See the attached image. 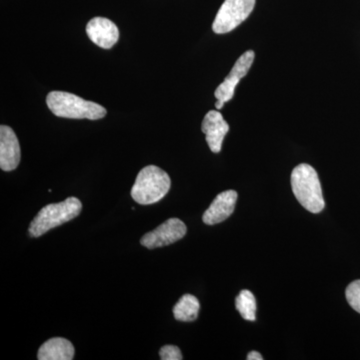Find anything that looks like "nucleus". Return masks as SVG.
Masks as SVG:
<instances>
[{
	"label": "nucleus",
	"instance_id": "nucleus-1",
	"mask_svg": "<svg viewBox=\"0 0 360 360\" xmlns=\"http://www.w3.org/2000/svg\"><path fill=\"white\" fill-rule=\"evenodd\" d=\"M46 104L51 112L58 117L97 120L106 115V110L101 104L84 101L70 92H49Z\"/></svg>",
	"mask_w": 360,
	"mask_h": 360
},
{
	"label": "nucleus",
	"instance_id": "nucleus-2",
	"mask_svg": "<svg viewBox=\"0 0 360 360\" xmlns=\"http://www.w3.org/2000/svg\"><path fill=\"white\" fill-rule=\"evenodd\" d=\"M291 187L296 200L311 213L323 210L326 202L316 170L311 165L302 163L291 172Z\"/></svg>",
	"mask_w": 360,
	"mask_h": 360
},
{
	"label": "nucleus",
	"instance_id": "nucleus-3",
	"mask_svg": "<svg viewBox=\"0 0 360 360\" xmlns=\"http://www.w3.org/2000/svg\"><path fill=\"white\" fill-rule=\"evenodd\" d=\"M172 180L165 170L155 165H148L137 174L131 188V196L139 205H153L167 195Z\"/></svg>",
	"mask_w": 360,
	"mask_h": 360
},
{
	"label": "nucleus",
	"instance_id": "nucleus-4",
	"mask_svg": "<svg viewBox=\"0 0 360 360\" xmlns=\"http://www.w3.org/2000/svg\"><path fill=\"white\" fill-rule=\"evenodd\" d=\"M82 210V202L77 198H68L63 202L44 206L32 220L28 232L32 238H39L51 229L75 219Z\"/></svg>",
	"mask_w": 360,
	"mask_h": 360
},
{
	"label": "nucleus",
	"instance_id": "nucleus-5",
	"mask_svg": "<svg viewBox=\"0 0 360 360\" xmlns=\"http://www.w3.org/2000/svg\"><path fill=\"white\" fill-rule=\"evenodd\" d=\"M255 0H225L212 23L217 34L231 32L240 25L252 13Z\"/></svg>",
	"mask_w": 360,
	"mask_h": 360
},
{
	"label": "nucleus",
	"instance_id": "nucleus-6",
	"mask_svg": "<svg viewBox=\"0 0 360 360\" xmlns=\"http://www.w3.org/2000/svg\"><path fill=\"white\" fill-rule=\"evenodd\" d=\"M255 51H248L245 52L238 59L229 75L225 77L224 82L215 90L214 96L217 99L215 108L217 110H221L224 103H229L233 98L236 86H238L239 82L248 75L253 61H255Z\"/></svg>",
	"mask_w": 360,
	"mask_h": 360
},
{
	"label": "nucleus",
	"instance_id": "nucleus-7",
	"mask_svg": "<svg viewBox=\"0 0 360 360\" xmlns=\"http://www.w3.org/2000/svg\"><path fill=\"white\" fill-rule=\"evenodd\" d=\"M187 231L186 225L179 219H170L163 222L155 231L144 234L141 245L148 250L163 248L184 238Z\"/></svg>",
	"mask_w": 360,
	"mask_h": 360
},
{
	"label": "nucleus",
	"instance_id": "nucleus-8",
	"mask_svg": "<svg viewBox=\"0 0 360 360\" xmlns=\"http://www.w3.org/2000/svg\"><path fill=\"white\" fill-rule=\"evenodd\" d=\"M20 146L11 127H0V167L4 172H13L20 162Z\"/></svg>",
	"mask_w": 360,
	"mask_h": 360
},
{
	"label": "nucleus",
	"instance_id": "nucleus-9",
	"mask_svg": "<svg viewBox=\"0 0 360 360\" xmlns=\"http://www.w3.org/2000/svg\"><path fill=\"white\" fill-rule=\"evenodd\" d=\"M201 129L205 134L206 142L210 150L213 153H219L225 135L229 131V123L225 122L221 113L215 110L208 111L203 120Z\"/></svg>",
	"mask_w": 360,
	"mask_h": 360
},
{
	"label": "nucleus",
	"instance_id": "nucleus-10",
	"mask_svg": "<svg viewBox=\"0 0 360 360\" xmlns=\"http://www.w3.org/2000/svg\"><path fill=\"white\" fill-rule=\"evenodd\" d=\"M87 37L94 44L110 49L120 39V30L115 22L104 18H94L87 23Z\"/></svg>",
	"mask_w": 360,
	"mask_h": 360
},
{
	"label": "nucleus",
	"instance_id": "nucleus-11",
	"mask_svg": "<svg viewBox=\"0 0 360 360\" xmlns=\"http://www.w3.org/2000/svg\"><path fill=\"white\" fill-rule=\"evenodd\" d=\"M238 194L236 191H226L219 193L203 214L205 224L214 225L229 219L233 213Z\"/></svg>",
	"mask_w": 360,
	"mask_h": 360
},
{
	"label": "nucleus",
	"instance_id": "nucleus-12",
	"mask_svg": "<svg viewBox=\"0 0 360 360\" xmlns=\"http://www.w3.org/2000/svg\"><path fill=\"white\" fill-rule=\"evenodd\" d=\"M75 357V347L65 338H54L40 347L37 359L39 360H71Z\"/></svg>",
	"mask_w": 360,
	"mask_h": 360
},
{
	"label": "nucleus",
	"instance_id": "nucleus-13",
	"mask_svg": "<svg viewBox=\"0 0 360 360\" xmlns=\"http://www.w3.org/2000/svg\"><path fill=\"white\" fill-rule=\"evenodd\" d=\"M200 307V302L195 296L184 295L174 305V319L182 322L194 321L198 319Z\"/></svg>",
	"mask_w": 360,
	"mask_h": 360
},
{
	"label": "nucleus",
	"instance_id": "nucleus-14",
	"mask_svg": "<svg viewBox=\"0 0 360 360\" xmlns=\"http://www.w3.org/2000/svg\"><path fill=\"white\" fill-rule=\"evenodd\" d=\"M236 309L241 316L248 321H255L257 312V300L250 290H243L236 300Z\"/></svg>",
	"mask_w": 360,
	"mask_h": 360
},
{
	"label": "nucleus",
	"instance_id": "nucleus-15",
	"mask_svg": "<svg viewBox=\"0 0 360 360\" xmlns=\"http://www.w3.org/2000/svg\"><path fill=\"white\" fill-rule=\"evenodd\" d=\"M345 296L350 307L360 314V281H355L347 286Z\"/></svg>",
	"mask_w": 360,
	"mask_h": 360
},
{
	"label": "nucleus",
	"instance_id": "nucleus-16",
	"mask_svg": "<svg viewBox=\"0 0 360 360\" xmlns=\"http://www.w3.org/2000/svg\"><path fill=\"white\" fill-rule=\"evenodd\" d=\"M160 359L162 360H181V352L175 345H165L160 352Z\"/></svg>",
	"mask_w": 360,
	"mask_h": 360
},
{
	"label": "nucleus",
	"instance_id": "nucleus-17",
	"mask_svg": "<svg viewBox=\"0 0 360 360\" xmlns=\"http://www.w3.org/2000/svg\"><path fill=\"white\" fill-rule=\"evenodd\" d=\"M248 360H264V356L257 352H251L248 354Z\"/></svg>",
	"mask_w": 360,
	"mask_h": 360
}]
</instances>
